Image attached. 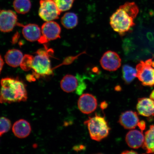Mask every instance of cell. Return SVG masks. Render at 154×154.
Masks as SVG:
<instances>
[{
	"instance_id": "8",
	"label": "cell",
	"mask_w": 154,
	"mask_h": 154,
	"mask_svg": "<svg viewBox=\"0 0 154 154\" xmlns=\"http://www.w3.org/2000/svg\"><path fill=\"white\" fill-rule=\"evenodd\" d=\"M41 30L42 35L38 41L40 44L47 43L51 40L60 38V26L54 21H49L44 23L42 26Z\"/></svg>"
},
{
	"instance_id": "26",
	"label": "cell",
	"mask_w": 154,
	"mask_h": 154,
	"mask_svg": "<svg viewBox=\"0 0 154 154\" xmlns=\"http://www.w3.org/2000/svg\"><path fill=\"white\" fill-rule=\"evenodd\" d=\"M4 64V62L1 56L0 55V73H1L2 69Z\"/></svg>"
},
{
	"instance_id": "2",
	"label": "cell",
	"mask_w": 154,
	"mask_h": 154,
	"mask_svg": "<svg viewBox=\"0 0 154 154\" xmlns=\"http://www.w3.org/2000/svg\"><path fill=\"white\" fill-rule=\"evenodd\" d=\"M1 84L0 103L25 101L27 99L26 86L20 81L11 78H5L1 80Z\"/></svg>"
},
{
	"instance_id": "5",
	"label": "cell",
	"mask_w": 154,
	"mask_h": 154,
	"mask_svg": "<svg viewBox=\"0 0 154 154\" xmlns=\"http://www.w3.org/2000/svg\"><path fill=\"white\" fill-rule=\"evenodd\" d=\"M136 77L144 86H154V61L150 59L137 65Z\"/></svg>"
},
{
	"instance_id": "29",
	"label": "cell",
	"mask_w": 154,
	"mask_h": 154,
	"mask_svg": "<svg viewBox=\"0 0 154 154\" xmlns=\"http://www.w3.org/2000/svg\"><path fill=\"white\" fill-rule=\"evenodd\" d=\"M150 98L154 101V90L152 91L150 95Z\"/></svg>"
},
{
	"instance_id": "6",
	"label": "cell",
	"mask_w": 154,
	"mask_h": 154,
	"mask_svg": "<svg viewBox=\"0 0 154 154\" xmlns=\"http://www.w3.org/2000/svg\"><path fill=\"white\" fill-rule=\"evenodd\" d=\"M85 83L80 75L75 76L72 75H66L63 77L60 82V86L63 91L70 93L76 90L77 93L80 94L86 88Z\"/></svg>"
},
{
	"instance_id": "16",
	"label": "cell",
	"mask_w": 154,
	"mask_h": 154,
	"mask_svg": "<svg viewBox=\"0 0 154 154\" xmlns=\"http://www.w3.org/2000/svg\"><path fill=\"white\" fill-rule=\"evenodd\" d=\"M13 133L17 137L24 138L27 137L31 132V127L27 121L21 119L16 121L13 125Z\"/></svg>"
},
{
	"instance_id": "17",
	"label": "cell",
	"mask_w": 154,
	"mask_h": 154,
	"mask_svg": "<svg viewBox=\"0 0 154 154\" xmlns=\"http://www.w3.org/2000/svg\"><path fill=\"white\" fill-rule=\"evenodd\" d=\"M23 57L22 52L19 50L11 49L6 54L5 57V60L9 66L17 67L20 66Z\"/></svg>"
},
{
	"instance_id": "20",
	"label": "cell",
	"mask_w": 154,
	"mask_h": 154,
	"mask_svg": "<svg viewBox=\"0 0 154 154\" xmlns=\"http://www.w3.org/2000/svg\"><path fill=\"white\" fill-rule=\"evenodd\" d=\"M32 5L30 0H14L13 7L17 12L25 14L30 11Z\"/></svg>"
},
{
	"instance_id": "7",
	"label": "cell",
	"mask_w": 154,
	"mask_h": 154,
	"mask_svg": "<svg viewBox=\"0 0 154 154\" xmlns=\"http://www.w3.org/2000/svg\"><path fill=\"white\" fill-rule=\"evenodd\" d=\"M38 14L46 22L53 21L59 18L60 11L54 0H40Z\"/></svg>"
},
{
	"instance_id": "13",
	"label": "cell",
	"mask_w": 154,
	"mask_h": 154,
	"mask_svg": "<svg viewBox=\"0 0 154 154\" xmlns=\"http://www.w3.org/2000/svg\"><path fill=\"white\" fill-rule=\"evenodd\" d=\"M17 26L23 27L22 33L26 39L31 42L38 41L42 36V30L35 24H30L23 26L18 23Z\"/></svg>"
},
{
	"instance_id": "23",
	"label": "cell",
	"mask_w": 154,
	"mask_h": 154,
	"mask_svg": "<svg viewBox=\"0 0 154 154\" xmlns=\"http://www.w3.org/2000/svg\"><path fill=\"white\" fill-rule=\"evenodd\" d=\"M34 57L30 55L24 56L20 66L23 70L27 72L32 69Z\"/></svg>"
},
{
	"instance_id": "4",
	"label": "cell",
	"mask_w": 154,
	"mask_h": 154,
	"mask_svg": "<svg viewBox=\"0 0 154 154\" xmlns=\"http://www.w3.org/2000/svg\"><path fill=\"white\" fill-rule=\"evenodd\" d=\"M92 140L101 141L108 136L110 128L105 117L96 115L84 122Z\"/></svg>"
},
{
	"instance_id": "28",
	"label": "cell",
	"mask_w": 154,
	"mask_h": 154,
	"mask_svg": "<svg viewBox=\"0 0 154 154\" xmlns=\"http://www.w3.org/2000/svg\"><path fill=\"white\" fill-rule=\"evenodd\" d=\"M107 103H106V102H103V103H101V108L103 110V109L106 108L107 107Z\"/></svg>"
},
{
	"instance_id": "10",
	"label": "cell",
	"mask_w": 154,
	"mask_h": 154,
	"mask_svg": "<svg viewBox=\"0 0 154 154\" xmlns=\"http://www.w3.org/2000/svg\"><path fill=\"white\" fill-rule=\"evenodd\" d=\"M100 63L102 67L105 70L113 72L120 68L121 64V59L116 53L108 51L103 54Z\"/></svg>"
},
{
	"instance_id": "15",
	"label": "cell",
	"mask_w": 154,
	"mask_h": 154,
	"mask_svg": "<svg viewBox=\"0 0 154 154\" xmlns=\"http://www.w3.org/2000/svg\"><path fill=\"white\" fill-rule=\"evenodd\" d=\"M126 141L130 147L134 149H137L143 146L144 141V136L142 131L131 130L126 134Z\"/></svg>"
},
{
	"instance_id": "27",
	"label": "cell",
	"mask_w": 154,
	"mask_h": 154,
	"mask_svg": "<svg viewBox=\"0 0 154 154\" xmlns=\"http://www.w3.org/2000/svg\"><path fill=\"white\" fill-rule=\"evenodd\" d=\"M138 153L137 152L131 150V151H125L122 152V154H137Z\"/></svg>"
},
{
	"instance_id": "12",
	"label": "cell",
	"mask_w": 154,
	"mask_h": 154,
	"mask_svg": "<svg viewBox=\"0 0 154 154\" xmlns=\"http://www.w3.org/2000/svg\"><path fill=\"white\" fill-rule=\"evenodd\" d=\"M139 121L137 113L133 111H128L121 114L119 122L125 128L130 130L135 128Z\"/></svg>"
},
{
	"instance_id": "9",
	"label": "cell",
	"mask_w": 154,
	"mask_h": 154,
	"mask_svg": "<svg viewBox=\"0 0 154 154\" xmlns=\"http://www.w3.org/2000/svg\"><path fill=\"white\" fill-rule=\"evenodd\" d=\"M18 23L17 15L14 11L11 10L0 11V31L10 32Z\"/></svg>"
},
{
	"instance_id": "1",
	"label": "cell",
	"mask_w": 154,
	"mask_h": 154,
	"mask_svg": "<svg viewBox=\"0 0 154 154\" xmlns=\"http://www.w3.org/2000/svg\"><path fill=\"white\" fill-rule=\"evenodd\" d=\"M138 12L139 9L135 3H125L111 17L110 24L112 28L120 35H124L135 26L134 19Z\"/></svg>"
},
{
	"instance_id": "3",
	"label": "cell",
	"mask_w": 154,
	"mask_h": 154,
	"mask_svg": "<svg viewBox=\"0 0 154 154\" xmlns=\"http://www.w3.org/2000/svg\"><path fill=\"white\" fill-rule=\"evenodd\" d=\"M53 52L51 50H47L46 47L36 51V55L34 57L32 67L33 70V75L36 79L53 74L49 59Z\"/></svg>"
},
{
	"instance_id": "21",
	"label": "cell",
	"mask_w": 154,
	"mask_h": 154,
	"mask_svg": "<svg viewBox=\"0 0 154 154\" xmlns=\"http://www.w3.org/2000/svg\"><path fill=\"white\" fill-rule=\"evenodd\" d=\"M122 77L123 80L127 84H130L136 77V69L130 65H125L122 67Z\"/></svg>"
},
{
	"instance_id": "18",
	"label": "cell",
	"mask_w": 154,
	"mask_h": 154,
	"mask_svg": "<svg viewBox=\"0 0 154 154\" xmlns=\"http://www.w3.org/2000/svg\"><path fill=\"white\" fill-rule=\"evenodd\" d=\"M142 147L147 153H154V125L150 126L145 132L144 141Z\"/></svg>"
},
{
	"instance_id": "14",
	"label": "cell",
	"mask_w": 154,
	"mask_h": 154,
	"mask_svg": "<svg viewBox=\"0 0 154 154\" xmlns=\"http://www.w3.org/2000/svg\"><path fill=\"white\" fill-rule=\"evenodd\" d=\"M136 108L138 113L142 116H154V101L150 98H140Z\"/></svg>"
},
{
	"instance_id": "22",
	"label": "cell",
	"mask_w": 154,
	"mask_h": 154,
	"mask_svg": "<svg viewBox=\"0 0 154 154\" xmlns=\"http://www.w3.org/2000/svg\"><path fill=\"white\" fill-rule=\"evenodd\" d=\"M58 8L61 12L66 11L72 7L75 0H54Z\"/></svg>"
},
{
	"instance_id": "19",
	"label": "cell",
	"mask_w": 154,
	"mask_h": 154,
	"mask_svg": "<svg viewBox=\"0 0 154 154\" xmlns=\"http://www.w3.org/2000/svg\"><path fill=\"white\" fill-rule=\"evenodd\" d=\"M61 24L65 28L72 29L77 26L78 23L77 15L74 13L67 12L61 18Z\"/></svg>"
},
{
	"instance_id": "25",
	"label": "cell",
	"mask_w": 154,
	"mask_h": 154,
	"mask_svg": "<svg viewBox=\"0 0 154 154\" xmlns=\"http://www.w3.org/2000/svg\"><path fill=\"white\" fill-rule=\"evenodd\" d=\"M137 126L142 131H143L145 129L146 127V123L144 121H140L138 122Z\"/></svg>"
},
{
	"instance_id": "11",
	"label": "cell",
	"mask_w": 154,
	"mask_h": 154,
	"mask_svg": "<svg viewBox=\"0 0 154 154\" xmlns=\"http://www.w3.org/2000/svg\"><path fill=\"white\" fill-rule=\"evenodd\" d=\"M97 105L96 98L92 94L87 93L81 96L78 101L79 109L84 114H90L96 110Z\"/></svg>"
},
{
	"instance_id": "24",
	"label": "cell",
	"mask_w": 154,
	"mask_h": 154,
	"mask_svg": "<svg viewBox=\"0 0 154 154\" xmlns=\"http://www.w3.org/2000/svg\"><path fill=\"white\" fill-rule=\"evenodd\" d=\"M11 127V121L5 117L0 118V136L7 132Z\"/></svg>"
}]
</instances>
